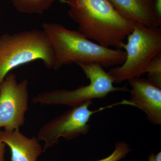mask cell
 I'll return each mask as SVG.
<instances>
[{
  "instance_id": "6da1fadb",
  "label": "cell",
  "mask_w": 161,
  "mask_h": 161,
  "mask_svg": "<svg viewBox=\"0 0 161 161\" xmlns=\"http://www.w3.org/2000/svg\"><path fill=\"white\" fill-rule=\"evenodd\" d=\"M69 16L78 30L105 47L122 49L135 23L125 19L108 0H66Z\"/></svg>"
},
{
  "instance_id": "7a4b0ae2",
  "label": "cell",
  "mask_w": 161,
  "mask_h": 161,
  "mask_svg": "<svg viewBox=\"0 0 161 161\" xmlns=\"http://www.w3.org/2000/svg\"><path fill=\"white\" fill-rule=\"evenodd\" d=\"M42 27L54 53V70L73 63H97L109 67L121 65L125 60V51L101 46L79 31L68 29L59 23H44Z\"/></svg>"
},
{
  "instance_id": "3957f363",
  "label": "cell",
  "mask_w": 161,
  "mask_h": 161,
  "mask_svg": "<svg viewBox=\"0 0 161 161\" xmlns=\"http://www.w3.org/2000/svg\"><path fill=\"white\" fill-rule=\"evenodd\" d=\"M40 60L53 69L55 55L48 36L43 30L33 29L0 36V85L13 69Z\"/></svg>"
},
{
  "instance_id": "277c9868",
  "label": "cell",
  "mask_w": 161,
  "mask_h": 161,
  "mask_svg": "<svg viewBox=\"0 0 161 161\" xmlns=\"http://www.w3.org/2000/svg\"><path fill=\"white\" fill-rule=\"evenodd\" d=\"M123 45L126 59L119 66L108 72L114 83H120L141 77L146 73L151 60L161 53L160 27H148L135 24Z\"/></svg>"
},
{
  "instance_id": "5b68a950",
  "label": "cell",
  "mask_w": 161,
  "mask_h": 161,
  "mask_svg": "<svg viewBox=\"0 0 161 161\" xmlns=\"http://www.w3.org/2000/svg\"><path fill=\"white\" fill-rule=\"evenodd\" d=\"M90 83L74 90L58 89L42 92L32 99L33 103L47 105L78 106L96 98H103L112 92H127L126 86L115 87L103 67L97 63L79 64Z\"/></svg>"
},
{
  "instance_id": "8992f818",
  "label": "cell",
  "mask_w": 161,
  "mask_h": 161,
  "mask_svg": "<svg viewBox=\"0 0 161 161\" xmlns=\"http://www.w3.org/2000/svg\"><path fill=\"white\" fill-rule=\"evenodd\" d=\"M92 103V101H91L71 108L44 124L39 130L37 137L40 142H44L43 152L58 144L61 138L70 141L86 135L91 128L89 121L92 115L112 106L103 107L93 111L90 109Z\"/></svg>"
},
{
  "instance_id": "52a82bcc",
  "label": "cell",
  "mask_w": 161,
  "mask_h": 161,
  "mask_svg": "<svg viewBox=\"0 0 161 161\" xmlns=\"http://www.w3.org/2000/svg\"><path fill=\"white\" fill-rule=\"evenodd\" d=\"M28 80L18 82L17 75L9 73L0 85V129L20 130L29 108Z\"/></svg>"
},
{
  "instance_id": "ba28073f",
  "label": "cell",
  "mask_w": 161,
  "mask_h": 161,
  "mask_svg": "<svg viewBox=\"0 0 161 161\" xmlns=\"http://www.w3.org/2000/svg\"><path fill=\"white\" fill-rule=\"evenodd\" d=\"M129 81L132 87L129 100L131 106L143 112L151 123L161 125V89L141 77Z\"/></svg>"
},
{
  "instance_id": "9c48e42d",
  "label": "cell",
  "mask_w": 161,
  "mask_h": 161,
  "mask_svg": "<svg viewBox=\"0 0 161 161\" xmlns=\"http://www.w3.org/2000/svg\"><path fill=\"white\" fill-rule=\"evenodd\" d=\"M125 19L148 27H160L161 19L154 9L155 0H108Z\"/></svg>"
},
{
  "instance_id": "30bf717a",
  "label": "cell",
  "mask_w": 161,
  "mask_h": 161,
  "mask_svg": "<svg viewBox=\"0 0 161 161\" xmlns=\"http://www.w3.org/2000/svg\"><path fill=\"white\" fill-rule=\"evenodd\" d=\"M0 140L9 147L11 161H38L43 152L37 137H28L19 130H0Z\"/></svg>"
},
{
  "instance_id": "8fae6325",
  "label": "cell",
  "mask_w": 161,
  "mask_h": 161,
  "mask_svg": "<svg viewBox=\"0 0 161 161\" xmlns=\"http://www.w3.org/2000/svg\"><path fill=\"white\" fill-rule=\"evenodd\" d=\"M15 9L23 14H43L56 0H10Z\"/></svg>"
},
{
  "instance_id": "7c38bea8",
  "label": "cell",
  "mask_w": 161,
  "mask_h": 161,
  "mask_svg": "<svg viewBox=\"0 0 161 161\" xmlns=\"http://www.w3.org/2000/svg\"><path fill=\"white\" fill-rule=\"evenodd\" d=\"M145 73L150 82L161 89V53L152 59Z\"/></svg>"
},
{
  "instance_id": "4fadbf2b",
  "label": "cell",
  "mask_w": 161,
  "mask_h": 161,
  "mask_svg": "<svg viewBox=\"0 0 161 161\" xmlns=\"http://www.w3.org/2000/svg\"><path fill=\"white\" fill-rule=\"evenodd\" d=\"M132 148L129 144L125 142L116 143L113 152L108 156L96 161H119L126 156L131 152Z\"/></svg>"
},
{
  "instance_id": "5bb4252c",
  "label": "cell",
  "mask_w": 161,
  "mask_h": 161,
  "mask_svg": "<svg viewBox=\"0 0 161 161\" xmlns=\"http://www.w3.org/2000/svg\"><path fill=\"white\" fill-rule=\"evenodd\" d=\"M154 9L158 16L161 19V0H155Z\"/></svg>"
},
{
  "instance_id": "9a60e30c",
  "label": "cell",
  "mask_w": 161,
  "mask_h": 161,
  "mask_svg": "<svg viewBox=\"0 0 161 161\" xmlns=\"http://www.w3.org/2000/svg\"><path fill=\"white\" fill-rule=\"evenodd\" d=\"M6 146V144H4L0 140V161H5Z\"/></svg>"
},
{
  "instance_id": "2e32d148",
  "label": "cell",
  "mask_w": 161,
  "mask_h": 161,
  "mask_svg": "<svg viewBox=\"0 0 161 161\" xmlns=\"http://www.w3.org/2000/svg\"><path fill=\"white\" fill-rule=\"evenodd\" d=\"M148 161H156L155 158V154L152 153L150 154L148 158Z\"/></svg>"
},
{
  "instance_id": "e0dca14e",
  "label": "cell",
  "mask_w": 161,
  "mask_h": 161,
  "mask_svg": "<svg viewBox=\"0 0 161 161\" xmlns=\"http://www.w3.org/2000/svg\"><path fill=\"white\" fill-rule=\"evenodd\" d=\"M155 158L156 161H161V152L158 153L157 154H155Z\"/></svg>"
},
{
  "instance_id": "ac0fdd59",
  "label": "cell",
  "mask_w": 161,
  "mask_h": 161,
  "mask_svg": "<svg viewBox=\"0 0 161 161\" xmlns=\"http://www.w3.org/2000/svg\"><path fill=\"white\" fill-rule=\"evenodd\" d=\"M60 1V2L61 3H63V4H66V0H59Z\"/></svg>"
}]
</instances>
